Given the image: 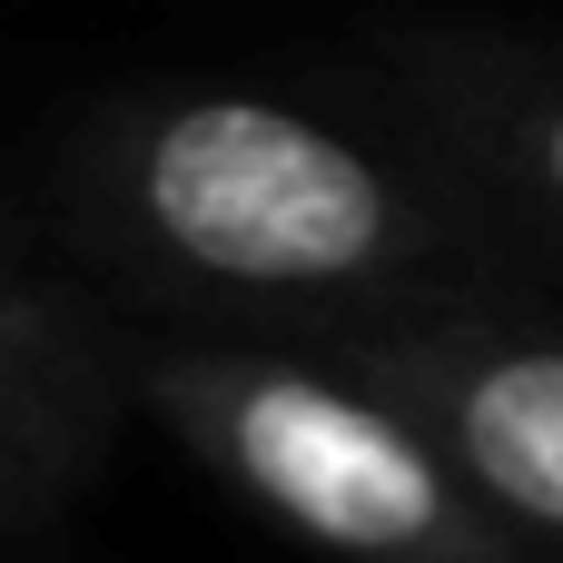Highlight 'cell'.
Segmentation results:
<instances>
[{
	"label": "cell",
	"mask_w": 563,
	"mask_h": 563,
	"mask_svg": "<svg viewBox=\"0 0 563 563\" xmlns=\"http://www.w3.org/2000/svg\"><path fill=\"white\" fill-rule=\"evenodd\" d=\"M49 228L139 327L287 346L525 277L386 109L267 79L109 89L49 158Z\"/></svg>",
	"instance_id": "6da1fadb"
},
{
	"label": "cell",
	"mask_w": 563,
	"mask_h": 563,
	"mask_svg": "<svg viewBox=\"0 0 563 563\" xmlns=\"http://www.w3.org/2000/svg\"><path fill=\"white\" fill-rule=\"evenodd\" d=\"M139 416V317L69 257V238L0 198V544L89 495Z\"/></svg>",
	"instance_id": "277c9868"
},
{
	"label": "cell",
	"mask_w": 563,
	"mask_h": 563,
	"mask_svg": "<svg viewBox=\"0 0 563 563\" xmlns=\"http://www.w3.org/2000/svg\"><path fill=\"white\" fill-rule=\"evenodd\" d=\"M465 465L534 563H563V287L495 277L346 336Z\"/></svg>",
	"instance_id": "3957f363"
},
{
	"label": "cell",
	"mask_w": 563,
	"mask_h": 563,
	"mask_svg": "<svg viewBox=\"0 0 563 563\" xmlns=\"http://www.w3.org/2000/svg\"><path fill=\"white\" fill-rule=\"evenodd\" d=\"M495 228V247L563 287V49L485 40V30H396L356 79Z\"/></svg>",
	"instance_id": "5b68a950"
},
{
	"label": "cell",
	"mask_w": 563,
	"mask_h": 563,
	"mask_svg": "<svg viewBox=\"0 0 563 563\" xmlns=\"http://www.w3.org/2000/svg\"><path fill=\"white\" fill-rule=\"evenodd\" d=\"M139 416L327 563H534L445 435L346 346L139 327Z\"/></svg>",
	"instance_id": "7a4b0ae2"
}]
</instances>
